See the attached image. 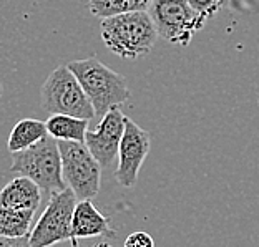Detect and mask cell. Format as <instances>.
Wrapping results in <instances>:
<instances>
[{"label": "cell", "mask_w": 259, "mask_h": 247, "mask_svg": "<svg viewBox=\"0 0 259 247\" xmlns=\"http://www.w3.org/2000/svg\"><path fill=\"white\" fill-rule=\"evenodd\" d=\"M100 33L105 46L121 58H138L148 55L158 40L156 27L148 10L102 19Z\"/></svg>", "instance_id": "obj_1"}, {"label": "cell", "mask_w": 259, "mask_h": 247, "mask_svg": "<svg viewBox=\"0 0 259 247\" xmlns=\"http://www.w3.org/2000/svg\"><path fill=\"white\" fill-rule=\"evenodd\" d=\"M67 67L72 70V73L85 90L95 110V116L103 118L110 110L121 107L132 98V91H130L125 76L113 72L97 57L72 60L67 63Z\"/></svg>", "instance_id": "obj_2"}, {"label": "cell", "mask_w": 259, "mask_h": 247, "mask_svg": "<svg viewBox=\"0 0 259 247\" xmlns=\"http://www.w3.org/2000/svg\"><path fill=\"white\" fill-rule=\"evenodd\" d=\"M10 171L32 179L47 196L65 189L58 141L47 136L30 148L14 153Z\"/></svg>", "instance_id": "obj_3"}, {"label": "cell", "mask_w": 259, "mask_h": 247, "mask_svg": "<svg viewBox=\"0 0 259 247\" xmlns=\"http://www.w3.org/2000/svg\"><path fill=\"white\" fill-rule=\"evenodd\" d=\"M42 108L50 115H70L90 121L95 116L90 100L67 65L47 76L42 86Z\"/></svg>", "instance_id": "obj_4"}, {"label": "cell", "mask_w": 259, "mask_h": 247, "mask_svg": "<svg viewBox=\"0 0 259 247\" xmlns=\"http://www.w3.org/2000/svg\"><path fill=\"white\" fill-rule=\"evenodd\" d=\"M148 14L156 27L158 37L178 46H186L194 33L208 22L188 4V0H153Z\"/></svg>", "instance_id": "obj_5"}, {"label": "cell", "mask_w": 259, "mask_h": 247, "mask_svg": "<svg viewBox=\"0 0 259 247\" xmlns=\"http://www.w3.org/2000/svg\"><path fill=\"white\" fill-rule=\"evenodd\" d=\"M62 156V173L68 187L76 199H93L100 191L102 166L88 151L85 143L76 141H58Z\"/></svg>", "instance_id": "obj_6"}, {"label": "cell", "mask_w": 259, "mask_h": 247, "mask_svg": "<svg viewBox=\"0 0 259 247\" xmlns=\"http://www.w3.org/2000/svg\"><path fill=\"white\" fill-rule=\"evenodd\" d=\"M76 196L70 187L52 194L47 208L28 234L32 247H52L72 239V219Z\"/></svg>", "instance_id": "obj_7"}, {"label": "cell", "mask_w": 259, "mask_h": 247, "mask_svg": "<svg viewBox=\"0 0 259 247\" xmlns=\"http://www.w3.org/2000/svg\"><path fill=\"white\" fill-rule=\"evenodd\" d=\"M150 146V133L126 116L125 133H123L118 148V168L115 171V179L118 181L120 186L130 189L137 184L138 173L148 156Z\"/></svg>", "instance_id": "obj_8"}, {"label": "cell", "mask_w": 259, "mask_h": 247, "mask_svg": "<svg viewBox=\"0 0 259 247\" xmlns=\"http://www.w3.org/2000/svg\"><path fill=\"white\" fill-rule=\"evenodd\" d=\"M125 120L120 108L110 110L98 123L95 131L88 129L85 134V144L93 158L100 163L102 169L111 166V163L118 156V148L125 133Z\"/></svg>", "instance_id": "obj_9"}, {"label": "cell", "mask_w": 259, "mask_h": 247, "mask_svg": "<svg viewBox=\"0 0 259 247\" xmlns=\"http://www.w3.org/2000/svg\"><path fill=\"white\" fill-rule=\"evenodd\" d=\"M88 237H116L110 226V217L103 216L92 203V199L78 201L72 219V239Z\"/></svg>", "instance_id": "obj_10"}, {"label": "cell", "mask_w": 259, "mask_h": 247, "mask_svg": "<svg viewBox=\"0 0 259 247\" xmlns=\"http://www.w3.org/2000/svg\"><path fill=\"white\" fill-rule=\"evenodd\" d=\"M42 201V189L25 176L12 179L0 191V206L14 209L37 211Z\"/></svg>", "instance_id": "obj_11"}, {"label": "cell", "mask_w": 259, "mask_h": 247, "mask_svg": "<svg viewBox=\"0 0 259 247\" xmlns=\"http://www.w3.org/2000/svg\"><path fill=\"white\" fill-rule=\"evenodd\" d=\"M47 133L57 141H76L85 143V134L88 131V120L76 118L70 115H52L45 121Z\"/></svg>", "instance_id": "obj_12"}, {"label": "cell", "mask_w": 259, "mask_h": 247, "mask_svg": "<svg viewBox=\"0 0 259 247\" xmlns=\"http://www.w3.org/2000/svg\"><path fill=\"white\" fill-rule=\"evenodd\" d=\"M47 136H49V133H47V126L44 121L25 118L17 123L14 129L10 131L7 148L12 155H14V153L23 151L33 144L40 143V141L45 139Z\"/></svg>", "instance_id": "obj_13"}, {"label": "cell", "mask_w": 259, "mask_h": 247, "mask_svg": "<svg viewBox=\"0 0 259 247\" xmlns=\"http://www.w3.org/2000/svg\"><path fill=\"white\" fill-rule=\"evenodd\" d=\"M35 211L14 209L0 206V236L2 237H25L30 234Z\"/></svg>", "instance_id": "obj_14"}, {"label": "cell", "mask_w": 259, "mask_h": 247, "mask_svg": "<svg viewBox=\"0 0 259 247\" xmlns=\"http://www.w3.org/2000/svg\"><path fill=\"white\" fill-rule=\"evenodd\" d=\"M153 0H88V9L95 17H108L128 14L137 10H148Z\"/></svg>", "instance_id": "obj_15"}, {"label": "cell", "mask_w": 259, "mask_h": 247, "mask_svg": "<svg viewBox=\"0 0 259 247\" xmlns=\"http://www.w3.org/2000/svg\"><path fill=\"white\" fill-rule=\"evenodd\" d=\"M225 2L226 0H188V4L208 20L220 12V9L225 5Z\"/></svg>", "instance_id": "obj_16"}, {"label": "cell", "mask_w": 259, "mask_h": 247, "mask_svg": "<svg viewBox=\"0 0 259 247\" xmlns=\"http://www.w3.org/2000/svg\"><path fill=\"white\" fill-rule=\"evenodd\" d=\"M123 247H155V240H153V237L148 232L138 231V232L130 234L125 239Z\"/></svg>", "instance_id": "obj_17"}, {"label": "cell", "mask_w": 259, "mask_h": 247, "mask_svg": "<svg viewBox=\"0 0 259 247\" xmlns=\"http://www.w3.org/2000/svg\"><path fill=\"white\" fill-rule=\"evenodd\" d=\"M0 247H32L28 236L25 237H2L0 236Z\"/></svg>", "instance_id": "obj_18"}, {"label": "cell", "mask_w": 259, "mask_h": 247, "mask_svg": "<svg viewBox=\"0 0 259 247\" xmlns=\"http://www.w3.org/2000/svg\"><path fill=\"white\" fill-rule=\"evenodd\" d=\"M72 240V247H80L78 245V242H76V239L73 237V239H70ZM95 247H111L110 244H107V242H102V244H98V245H95Z\"/></svg>", "instance_id": "obj_19"}, {"label": "cell", "mask_w": 259, "mask_h": 247, "mask_svg": "<svg viewBox=\"0 0 259 247\" xmlns=\"http://www.w3.org/2000/svg\"><path fill=\"white\" fill-rule=\"evenodd\" d=\"M0 98H2V85H0Z\"/></svg>", "instance_id": "obj_20"}]
</instances>
